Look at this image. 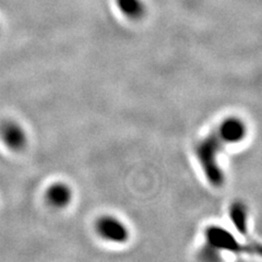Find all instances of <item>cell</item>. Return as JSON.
Masks as SVG:
<instances>
[{"label": "cell", "mask_w": 262, "mask_h": 262, "mask_svg": "<svg viewBox=\"0 0 262 262\" xmlns=\"http://www.w3.org/2000/svg\"><path fill=\"white\" fill-rule=\"evenodd\" d=\"M119 5L121 10L129 16L137 18L142 13V7L138 0H119Z\"/></svg>", "instance_id": "ba28073f"}, {"label": "cell", "mask_w": 262, "mask_h": 262, "mask_svg": "<svg viewBox=\"0 0 262 262\" xmlns=\"http://www.w3.org/2000/svg\"><path fill=\"white\" fill-rule=\"evenodd\" d=\"M229 215L234 224L241 234H247V210L241 202H235L229 210Z\"/></svg>", "instance_id": "52a82bcc"}, {"label": "cell", "mask_w": 262, "mask_h": 262, "mask_svg": "<svg viewBox=\"0 0 262 262\" xmlns=\"http://www.w3.org/2000/svg\"><path fill=\"white\" fill-rule=\"evenodd\" d=\"M222 144L216 134H213L204 138L196 146V157L204 170V174L211 185L216 187L221 186L224 182V175L220 167L217 158Z\"/></svg>", "instance_id": "6da1fadb"}, {"label": "cell", "mask_w": 262, "mask_h": 262, "mask_svg": "<svg viewBox=\"0 0 262 262\" xmlns=\"http://www.w3.org/2000/svg\"><path fill=\"white\" fill-rule=\"evenodd\" d=\"M5 143L12 150H20L27 143V136L23 129L15 122H6L2 127Z\"/></svg>", "instance_id": "8992f818"}, {"label": "cell", "mask_w": 262, "mask_h": 262, "mask_svg": "<svg viewBox=\"0 0 262 262\" xmlns=\"http://www.w3.org/2000/svg\"><path fill=\"white\" fill-rule=\"evenodd\" d=\"M207 237L209 243L216 248L228 251H241L242 246L238 244L232 234L220 227H211L208 229Z\"/></svg>", "instance_id": "277c9868"}, {"label": "cell", "mask_w": 262, "mask_h": 262, "mask_svg": "<svg viewBox=\"0 0 262 262\" xmlns=\"http://www.w3.org/2000/svg\"><path fill=\"white\" fill-rule=\"evenodd\" d=\"M96 232L101 238L114 244H124L129 239L127 226L117 217L103 215L96 221Z\"/></svg>", "instance_id": "7a4b0ae2"}, {"label": "cell", "mask_w": 262, "mask_h": 262, "mask_svg": "<svg viewBox=\"0 0 262 262\" xmlns=\"http://www.w3.org/2000/svg\"><path fill=\"white\" fill-rule=\"evenodd\" d=\"M247 135V127L245 122L237 117H228L221 122L216 136L222 143L235 144L242 142Z\"/></svg>", "instance_id": "3957f363"}, {"label": "cell", "mask_w": 262, "mask_h": 262, "mask_svg": "<svg viewBox=\"0 0 262 262\" xmlns=\"http://www.w3.org/2000/svg\"><path fill=\"white\" fill-rule=\"evenodd\" d=\"M46 200L55 209L68 207L72 200V190L63 183L52 185L46 191Z\"/></svg>", "instance_id": "5b68a950"}]
</instances>
